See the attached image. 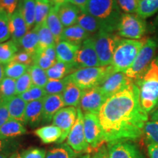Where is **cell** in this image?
I'll list each match as a JSON object with an SVG mask.
<instances>
[{"mask_svg": "<svg viewBox=\"0 0 158 158\" xmlns=\"http://www.w3.org/2000/svg\"><path fill=\"white\" fill-rule=\"evenodd\" d=\"M35 134L43 143H51L57 142L62 136V130L54 124L39 127L35 131Z\"/></svg>", "mask_w": 158, "mask_h": 158, "instance_id": "cell-26", "label": "cell"}, {"mask_svg": "<svg viewBox=\"0 0 158 158\" xmlns=\"http://www.w3.org/2000/svg\"><path fill=\"white\" fill-rule=\"evenodd\" d=\"M77 110H78V114H77L76 121L67 138L66 143L74 151L82 153L87 151L89 146L86 141L84 135V113L79 107L77 108Z\"/></svg>", "mask_w": 158, "mask_h": 158, "instance_id": "cell-10", "label": "cell"}, {"mask_svg": "<svg viewBox=\"0 0 158 158\" xmlns=\"http://www.w3.org/2000/svg\"><path fill=\"white\" fill-rule=\"evenodd\" d=\"M69 77V76H68ZM83 90L75 84L73 82L70 81L67 85L66 88L62 92V98L64 101V106L69 107H77L80 103Z\"/></svg>", "mask_w": 158, "mask_h": 158, "instance_id": "cell-28", "label": "cell"}, {"mask_svg": "<svg viewBox=\"0 0 158 158\" xmlns=\"http://www.w3.org/2000/svg\"><path fill=\"white\" fill-rule=\"evenodd\" d=\"M5 77V65L0 63V84Z\"/></svg>", "mask_w": 158, "mask_h": 158, "instance_id": "cell-54", "label": "cell"}, {"mask_svg": "<svg viewBox=\"0 0 158 158\" xmlns=\"http://www.w3.org/2000/svg\"><path fill=\"white\" fill-rule=\"evenodd\" d=\"M147 148L149 158H158V144L149 142Z\"/></svg>", "mask_w": 158, "mask_h": 158, "instance_id": "cell-51", "label": "cell"}, {"mask_svg": "<svg viewBox=\"0 0 158 158\" xmlns=\"http://www.w3.org/2000/svg\"><path fill=\"white\" fill-rule=\"evenodd\" d=\"M11 37L10 30V15L0 8V43L8 40Z\"/></svg>", "mask_w": 158, "mask_h": 158, "instance_id": "cell-41", "label": "cell"}, {"mask_svg": "<svg viewBox=\"0 0 158 158\" xmlns=\"http://www.w3.org/2000/svg\"><path fill=\"white\" fill-rule=\"evenodd\" d=\"M81 13V10L70 2L58 6L59 19L65 28L76 24Z\"/></svg>", "mask_w": 158, "mask_h": 158, "instance_id": "cell-20", "label": "cell"}, {"mask_svg": "<svg viewBox=\"0 0 158 158\" xmlns=\"http://www.w3.org/2000/svg\"><path fill=\"white\" fill-rule=\"evenodd\" d=\"M106 147L110 158H143L138 147L132 141L111 142Z\"/></svg>", "mask_w": 158, "mask_h": 158, "instance_id": "cell-14", "label": "cell"}, {"mask_svg": "<svg viewBox=\"0 0 158 158\" xmlns=\"http://www.w3.org/2000/svg\"><path fill=\"white\" fill-rule=\"evenodd\" d=\"M157 46V43L155 40H147L133 64L124 72L126 76L133 81L141 78L155 58Z\"/></svg>", "mask_w": 158, "mask_h": 158, "instance_id": "cell-6", "label": "cell"}, {"mask_svg": "<svg viewBox=\"0 0 158 158\" xmlns=\"http://www.w3.org/2000/svg\"><path fill=\"white\" fill-rule=\"evenodd\" d=\"M77 158H91V156H90L89 154H86V155L80 156V157H78Z\"/></svg>", "mask_w": 158, "mask_h": 158, "instance_id": "cell-58", "label": "cell"}, {"mask_svg": "<svg viewBox=\"0 0 158 158\" xmlns=\"http://www.w3.org/2000/svg\"><path fill=\"white\" fill-rule=\"evenodd\" d=\"M77 70L76 64H70L62 62H57L46 70L47 76L49 80H60L68 76V74H71Z\"/></svg>", "mask_w": 158, "mask_h": 158, "instance_id": "cell-27", "label": "cell"}, {"mask_svg": "<svg viewBox=\"0 0 158 158\" xmlns=\"http://www.w3.org/2000/svg\"><path fill=\"white\" fill-rule=\"evenodd\" d=\"M157 107H158V103H157Z\"/></svg>", "mask_w": 158, "mask_h": 158, "instance_id": "cell-62", "label": "cell"}, {"mask_svg": "<svg viewBox=\"0 0 158 158\" xmlns=\"http://www.w3.org/2000/svg\"><path fill=\"white\" fill-rule=\"evenodd\" d=\"M33 86L31 76L29 72H27L22 76L16 80V94L17 95L24 93Z\"/></svg>", "mask_w": 158, "mask_h": 158, "instance_id": "cell-45", "label": "cell"}, {"mask_svg": "<svg viewBox=\"0 0 158 158\" xmlns=\"http://www.w3.org/2000/svg\"><path fill=\"white\" fill-rule=\"evenodd\" d=\"M19 0H0V8L11 15L16 10Z\"/></svg>", "mask_w": 158, "mask_h": 158, "instance_id": "cell-50", "label": "cell"}, {"mask_svg": "<svg viewBox=\"0 0 158 158\" xmlns=\"http://www.w3.org/2000/svg\"><path fill=\"white\" fill-rule=\"evenodd\" d=\"M155 26H156V27H158V15H157V16L156 17V19H155Z\"/></svg>", "mask_w": 158, "mask_h": 158, "instance_id": "cell-60", "label": "cell"}, {"mask_svg": "<svg viewBox=\"0 0 158 158\" xmlns=\"http://www.w3.org/2000/svg\"><path fill=\"white\" fill-rule=\"evenodd\" d=\"M13 61L15 62L21 63V64L31 66L32 63H34V56L26 52V51H20L15 55Z\"/></svg>", "mask_w": 158, "mask_h": 158, "instance_id": "cell-48", "label": "cell"}, {"mask_svg": "<svg viewBox=\"0 0 158 158\" xmlns=\"http://www.w3.org/2000/svg\"><path fill=\"white\" fill-rule=\"evenodd\" d=\"M158 12V0H140L136 14L146 19Z\"/></svg>", "mask_w": 158, "mask_h": 158, "instance_id": "cell-35", "label": "cell"}, {"mask_svg": "<svg viewBox=\"0 0 158 158\" xmlns=\"http://www.w3.org/2000/svg\"><path fill=\"white\" fill-rule=\"evenodd\" d=\"M28 72L31 76L33 86L44 88L49 79L47 76L46 70H43L36 64H32L29 67Z\"/></svg>", "mask_w": 158, "mask_h": 158, "instance_id": "cell-36", "label": "cell"}, {"mask_svg": "<svg viewBox=\"0 0 158 158\" xmlns=\"http://www.w3.org/2000/svg\"><path fill=\"white\" fill-rule=\"evenodd\" d=\"M80 47L81 45H73L66 41L59 42L56 45L57 61L67 64H76L77 55Z\"/></svg>", "mask_w": 158, "mask_h": 158, "instance_id": "cell-17", "label": "cell"}, {"mask_svg": "<svg viewBox=\"0 0 158 158\" xmlns=\"http://www.w3.org/2000/svg\"><path fill=\"white\" fill-rule=\"evenodd\" d=\"M10 30L12 40L18 45L21 38L28 32V27L19 9L10 15Z\"/></svg>", "mask_w": 158, "mask_h": 158, "instance_id": "cell-18", "label": "cell"}, {"mask_svg": "<svg viewBox=\"0 0 158 158\" xmlns=\"http://www.w3.org/2000/svg\"><path fill=\"white\" fill-rule=\"evenodd\" d=\"M18 46L21 47L23 51L34 56L39 48V38L36 29L34 28L28 31L19 41Z\"/></svg>", "mask_w": 158, "mask_h": 158, "instance_id": "cell-31", "label": "cell"}, {"mask_svg": "<svg viewBox=\"0 0 158 158\" xmlns=\"http://www.w3.org/2000/svg\"><path fill=\"white\" fill-rule=\"evenodd\" d=\"M27 129L23 123L15 119H10L0 127V139L15 138L25 135Z\"/></svg>", "mask_w": 158, "mask_h": 158, "instance_id": "cell-25", "label": "cell"}, {"mask_svg": "<svg viewBox=\"0 0 158 158\" xmlns=\"http://www.w3.org/2000/svg\"><path fill=\"white\" fill-rule=\"evenodd\" d=\"M78 110L76 107L62 108L55 114L53 118V124L56 125L62 130V136L56 142L62 143L66 138H68L71 130L76 121Z\"/></svg>", "mask_w": 158, "mask_h": 158, "instance_id": "cell-13", "label": "cell"}, {"mask_svg": "<svg viewBox=\"0 0 158 158\" xmlns=\"http://www.w3.org/2000/svg\"><path fill=\"white\" fill-rule=\"evenodd\" d=\"M62 94H47L43 100L42 123L47 124L52 121L55 114L64 108Z\"/></svg>", "mask_w": 158, "mask_h": 158, "instance_id": "cell-16", "label": "cell"}, {"mask_svg": "<svg viewBox=\"0 0 158 158\" xmlns=\"http://www.w3.org/2000/svg\"><path fill=\"white\" fill-rule=\"evenodd\" d=\"M97 54L102 67L110 65L116 47L121 37L114 32L100 30L94 36Z\"/></svg>", "mask_w": 158, "mask_h": 158, "instance_id": "cell-7", "label": "cell"}, {"mask_svg": "<svg viewBox=\"0 0 158 158\" xmlns=\"http://www.w3.org/2000/svg\"><path fill=\"white\" fill-rule=\"evenodd\" d=\"M91 158H110L108 153L107 147L102 146L101 147L99 148L98 152L94 154L93 157Z\"/></svg>", "mask_w": 158, "mask_h": 158, "instance_id": "cell-52", "label": "cell"}, {"mask_svg": "<svg viewBox=\"0 0 158 158\" xmlns=\"http://www.w3.org/2000/svg\"><path fill=\"white\" fill-rule=\"evenodd\" d=\"M86 13L95 18L101 29L115 32L122 16L117 0H88Z\"/></svg>", "mask_w": 158, "mask_h": 158, "instance_id": "cell-3", "label": "cell"}, {"mask_svg": "<svg viewBox=\"0 0 158 158\" xmlns=\"http://www.w3.org/2000/svg\"><path fill=\"white\" fill-rule=\"evenodd\" d=\"M88 37H89V33L85 31L79 25L74 24L64 29L61 41H66L73 45H81Z\"/></svg>", "mask_w": 158, "mask_h": 158, "instance_id": "cell-21", "label": "cell"}, {"mask_svg": "<svg viewBox=\"0 0 158 158\" xmlns=\"http://www.w3.org/2000/svg\"><path fill=\"white\" fill-rule=\"evenodd\" d=\"M139 1H140V0H139Z\"/></svg>", "mask_w": 158, "mask_h": 158, "instance_id": "cell-63", "label": "cell"}, {"mask_svg": "<svg viewBox=\"0 0 158 158\" xmlns=\"http://www.w3.org/2000/svg\"><path fill=\"white\" fill-rule=\"evenodd\" d=\"M133 82L124 72H115L109 75L100 86L108 99Z\"/></svg>", "mask_w": 158, "mask_h": 158, "instance_id": "cell-15", "label": "cell"}, {"mask_svg": "<svg viewBox=\"0 0 158 158\" xmlns=\"http://www.w3.org/2000/svg\"><path fill=\"white\" fill-rule=\"evenodd\" d=\"M135 83L139 89L142 108L147 114L151 113L158 103V55Z\"/></svg>", "mask_w": 158, "mask_h": 158, "instance_id": "cell-2", "label": "cell"}, {"mask_svg": "<svg viewBox=\"0 0 158 158\" xmlns=\"http://www.w3.org/2000/svg\"><path fill=\"white\" fill-rule=\"evenodd\" d=\"M84 129L86 141L92 149H98L104 143L103 133L98 114L94 113L84 114Z\"/></svg>", "mask_w": 158, "mask_h": 158, "instance_id": "cell-9", "label": "cell"}, {"mask_svg": "<svg viewBox=\"0 0 158 158\" xmlns=\"http://www.w3.org/2000/svg\"><path fill=\"white\" fill-rule=\"evenodd\" d=\"M18 9L21 12L29 30L35 26V1L19 0Z\"/></svg>", "mask_w": 158, "mask_h": 158, "instance_id": "cell-29", "label": "cell"}, {"mask_svg": "<svg viewBox=\"0 0 158 158\" xmlns=\"http://www.w3.org/2000/svg\"><path fill=\"white\" fill-rule=\"evenodd\" d=\"M69 2L77 6L82 13H86V8L88 3V0H69Z\"/></svg>", "mask_w": 158, "mask_h": 158, "instance_id": "cell-53", "label": "cell"}, {"mask_svg": "<svg viewBox=\"0 0 158 158\" xmlns=\"http://www.w3.org/2000/svg\"><path fill=\"white\" fill-rule=\"evenodd\" d=\"M0 94L1 99L9 100L16 94V80L5 77L0 84Z\"/></svg>", "mask_w": 158, "mask_h": 158, "instance_id": "cell-39", "label": "cell"}, {"mask_svg": "<svg viewBox=\"0 0 158 158\" xmlns=\"http://www.w3.org/2000/svg\"><path fill=\"white\" fill-rule=\"evenodd\" d=\"M147 30V23L136 13H122L116 32L119 37L129 40H139Z\"/></svg>", "mask_w": 158, "mask_h": 158, "instance_id": "cell-8", "label": "cell"}, {"mask_svg": "<svg viewBox=\"0 0 158 158\" xmlns=\"http://www.w3.org/2000/svg\"><path fill=\"white\" fill-rule=\"evenodd\" d=\"M145 41L140 40H120L116 47L110 64L114 72L124 73L129 69L135 61Z\"/></svg>", "mask_w": 158, "mask_h": 158, "instance_id": "cell-4", "label": "cell"}, {"mask_svg": "<svg viewBox=\"0 0 158 158\" xmlns=\"http://www.w3.org/2000/svg\"><path fill=\"white\" fill-rule=\"evenodd\" d=\"M148 114L141 105L137 85L131 83L108 98L99 111L105 142L134 141L141 138Z\"/></svg>", "mask_w": 158, "mask_h": 158, "instance_id": "cell-1", "label": "cell"}, {"mask_svg": "<svg viewBox=\"0 0 158 158\" xmlns=\"http://www.w3.org/2000/svg\"><path fill=\"white\" fill-rule=\"evenodd\" d=\"M76 23L89 34L98 33L101 30V25L95 18L86 13H81Z\"/></svg>", "mask_w": 158, "mask_h": 158, "instance_id": "cell-33", "label": "cell"}, {"mask_svg": "<svg viewBox=\"0 0 158 158\" xmlns=\"http://www.w3.org/2000/svg\"><path fill=\"white\" fill-rule=\"evenodd\" d=\"M46 151L43 148L31 147L21 153L22 158H45Z\"/></svg>", "mask_w": 158, "mask_h": 158, "instance_id": "cell-47", "label": "cell"}, {"mask_svg": "<svg viewBox=\"0 0 158 158\" xmlns=\"http://www.w3.org/2000/svg\"><path fill=\"white\" fill-rule=\"evenodd\" d=\"M10 119L8 107H7V100L0 99V127Z\"/></svg>", "mask_w": 158, "mask_h": 158, "instance_id": "cell-49", "label": "cell"}, {"mask_svg": "<svg viewBox=\"0 0 158 158\" xmlns=\"http://www.w3.org/2000/svg\"><path fill=\"white\" fill-rule=\"evenodd\" d=\"M57 62L56 46H51L37 51L34 56V64L47 70Z\"/></svg>", "mask_w": 158, "mask_h": 158, "instance_id": "cell-22", "label": "cell"}, {"mask_svg": "<svg viewBox=\"0 0 158 158\" xmlns=\"http://www.w3.org/2000/svg\"><path fill=\"white\" fill-rule=\"evenodd\" d=\"M111 65L95 68H83L77 69L69 75L70 81L76 84L81 90H86L100 86L106 78L113 73Z\"/></svg>", "mask_w": 158, "mask_h": 158, "instance_id": "cell-5", "label": "cell"}, {"mask_svg": "<svg viewBox=\"0 0 158 158\" xmlns=\"http://www.w3.org/2000/svg\"><path fill=\"white\" fill-rule=\"evenodd\" d=\"M70 82L68 76L60 80H49L44 87L47 94H59L62 93Z\"/></svg>", "mask_w": 158, "mask_h": 158, "instance_id": "cell-40", "label": "cell"}, {"mask_svg": "<svg viewBox=\"0 0 158 158\" xmlns=\"http://www.w3.org/2000/svg\"><path fill=\"white\" fill-rule=\"evenodd\" d=\"M76 64L78 69L101 67L96 51L94 37H88L81 45Z\"/></svg>", "mask_w": 158, "mask_h": 158, "instance_id": "cell-12", "label": "cell"}, {"mask_svg": "<svg viewBox=\"0 0 158 158\" xmlns=\"http://www.w3.org/2000/svg\"><path fill=\"white\" fill-rule=\"evenodd\" d=\"M81 154L74 151L67 143H62L49 149L45 158H77Z\"/></svg>", "mask_w": 158, "mask_h": 158, "instance_id": "cell-32", "label": "cell"}, {"mask_svg": "<svg viewBox=\"0 0 158 158\" xmlns=\"http://www.w3.org/2000/svg\"><path fill=\"white\" fill-rule=\"evenodd\" d=\"M50 2L52 4V5L59 6L62 5V4L68 2L69 0H50Z\"/></svg>", "mask_w": 158, "mask_h": 158, "instance_id": "cell-55", "label": "cell"}, {"mask_svg": "<svg viewBox=\"0 0 158 158\" xmlns=\"http://www.w3.org/2000/svg\"><path fill=\"white\" fill-rule=\"evenodd\" d=\"M43 100L44 98L27 103L25 111L26 124H28L31 127H36L42 123Z\"/></svg>", "mask_w": 158, "mask_h": 158, "instance_id": "cell-19", "label": "cell"}, {"mask_svg": "<svg viewBox=\"0 0 158 158\" xmlns=\"http://www.w3.org/2000/svg\"><path fill=\"white\" fill-rule=\"evenodd\" d=\"M10 156L5 154H0V158H9Z\"/></svg>", "mask_w": 158, "mask_h": 158, "instance_id": "cell-59", "label": "cell"}, {"mask_svg": "<svg viewBox=\"0 0 158 158\" xmlns=\"http://www.w3.org/2000/svg\"><path fill=\"white\" fill-rule=\"evenodd\" d=\"M139 0H117L119 8L124 13H136Z\"/></svg>", "mask_w": 158, "mask_h": 158, "instance_id": "cell-46", "label": "cell"}, {"mask_svg": "<svg viewBox=\"0 0 158 158\" xmlns=\"http://www.w3.org/2000/svg\"><path fill=\"white\" fill-rule=\"evenodd\" d=\"M34 28L36 29L39 38V50L44 49L51 46H56V43L55 41L54 35L49 29L46 21L40 24L35 26Z\"/></svg>", "mask_w": 158, "mask_h": 158, "instance_id": "cell-30", "label": "cell"}, {"mask_svg": "<svg viewBox=\"0 0 158 158\" xmlns=\"http://www.w3.org/2000/svg\"><path fill=\"white\" fill-rule=\"evenodd\" d=\"M47 95L45 92V89L42 87H38V86H33L30 89H29L27 92L24 93L20 94V97L27 102V103L31 101H35V100H41L45 98Z\"/></svg>", "mask_w": 158, "mask_h": 158, "instance_id": "cell-42", "label": "cell"}, {"mask_svg": "<svg viewBox=\"0 0 158 158\" xmlns=\"http://www.w3.org/2000/svg\"><path fill=\"white\" fill-rule=\"evenodd\" d=\"M152 120L158 122V108L156 109L155 111L152 114Z\"/></svg>", "mask_w": 158, "mask_h": 158, "instance_id": "cell-56", "label": "cell"}, {"mask_svg": "<svg viewBox=\"0 0 158 158\" xmlns=\"http://www.w3.org/2000/svg\"><path fill=\"white\" fill-rule=\"evenodd\" d=\"M27 102L19 95H15L7 100V107L12 119L25 124V111Z\"/></svg>", "mask_w": 158, "mask_h": 158, "instance_id": "cell-23", "label": "cell"}, {"mask_svg": "<svg viewBox=\"0 0 158 158\" xmlns=\"http://www.w3.org/2000/svg\"><path fill=\"white\" fill-rule=\"evenodd\" d=\"M19 142L15 138L0 139V154H5L10 156L19 148Z\"/></svg>", "mask_w": 158, "mask_h": 158, "instance_id": "cell-43", "label": "cell"}, {"mask_svg": "<svg viewBox=\"0 0 158 158\" xmlns=\"http://www.w3.org/2000/svg\"><path fill=\"white\" fill-rule=\"evenodd\" d=\"M106 100L107 98L105 96L100 86L89 89L83 91L79 108L84 113L98 114L100 108Z\"/></svg>", "mask_w": 158, "mask_h": 158, "instance_id": "cell-11", "label": "cell"}, {"mask_svg": "<svg viewBox=\"0 0 158 158\" xmlns=\"http://www.w3.org/2000/svg\"><path fill=\"white\" fill-rule=\"evenodd\" d=\"M143 133L149 142L158 144V122L148 121L144 126Z\"/></svg>", "mask_w": 158, "mask_h": 158, "instance_id": "cell-44", "label": "cell"}, {"mask_svg": "<svg viewBox=\"0 0 158 158\" xmlns=\"http://www.w3.org/2000/svg\"><path fill=\"white\" fill-rule=\"evenodd\" d=\"M9 158H22V157H21V153H19V152H15L12 154L9 157Z\"/></svg>", "mask_w": 158, "mask_h": 158, "instance_id": "cell-57", "label": "cell"}, {"mask_svg": "<svg viewBox=\"0 0 158 158\" xmlns=\"http://www.w3.org/2000/svg\"><path fill=\"white\" fill-rule=\"evenodd\" d=\"M29 67L30 66L12 61L5 65V76L17 80L28 72Z\"/></svg>", "mask_w": 158, "mask_h": 158, "instance_id": "cell-38", "label": "cell"}, {"mask_svg": "<svg viewBox=\"0 0 158 158\" xmlns=\"http://www.w3.org/2000/svg\"><path fill=\"white\" fill-rule=\"evenodd\" d=\"M35 26L46 21L52 4L50 0H35Z\"/></svg>", "mask_w": 158, "mask_h": 158, "instance_id": "cell-37", "label": "cell"}, {"mask_svg": "<svg viewBox=\"0 0 158 158\" xmlns=\"http://www.w3.org/2000/svg\"><path fill=\"white\" fill-rule=\"evenodd\" d=\"M18 51L19 46L12 40L0 43V63L6 65L12 62Z\"/></svg>", "mask_w": 158, "mask_h": 158, "instance_id": "cell-34", "label": "cell"}, {"mask_svg": "<svg viewBox=\"0 0 158 158\" xmlns=\"http://www.w3.org/2000/svg\"><path fill=\"white\" fill-rule=\"evenodd\" d=\"M0 99H1V94H0Z\"/></svg>", "mask_w": 158, "mask_h": 158, "instance_id": "cell-61", "label": "cell"}, {"mask_svg": "<svg viewBox=\"0 0 158 158\" xmlns=\"http://www.w3.org/2000/svg\"><path fill=\"white\" fill-rule=\"evenodd\" d=\"M45 21L52 35H54L56 43L58 44L62 40V35L64 29L58 15V6H51Z\"/></svg>", "mask_w": 158, "mask_h": 158, "instance_id": "cell-24", "label": "cell"}]
</instances>
